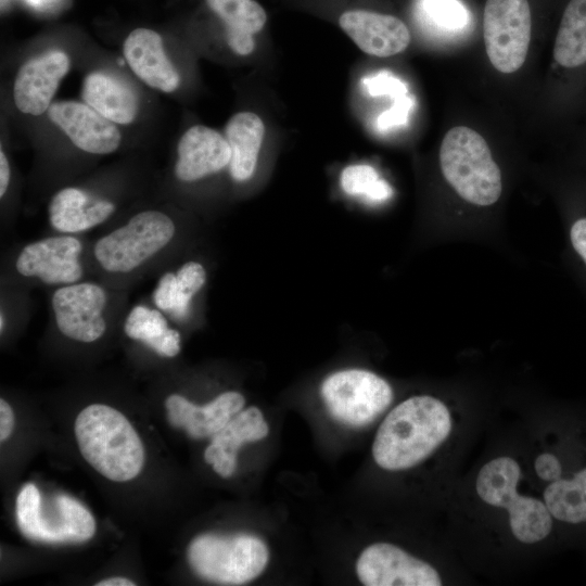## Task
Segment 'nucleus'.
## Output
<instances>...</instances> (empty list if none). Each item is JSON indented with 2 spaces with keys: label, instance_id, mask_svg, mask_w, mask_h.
<instances>
[{
  "label": "nucleus",
  "instance_id": "20e7f679",
  "mask_svg": "<svg viewBox=\"0 0 586 586\" xmlns=\"http://www.w3.org/2000/svg\"><path fill=\"white\" fill-rule=\"evenodd\" d=\"M190 566L201 578L221 585H242L256 578L269 559L266 544L246 533L201 534L187 550Z\"/></svg>",
  "mask_w": 586,
  "mask_h": 586
},
{
  "label": "nucleus",
  "instance_id": "7c9ffc66",
  "mask_svg": "<svg viewBox=\"0 0 586 586\" xmlns=\"http://www.w3.org/2000/svg\"><path fill=\"white\" fill-rule=\"evenodd\" d=\"M412 106V100L403 95L400 97L391 110L384 112L379 120L380 128H388L395 125H402L406 122L409 110Z\"/></svg>",
  "mask_w": 586,
  "mask_h": 586
},
{
  "label": "nucleus",
  "instance_id": "9d476101",
  "mask_svg": "<svg viewBox=\"0 0 586 586\" xmlns=\"http://www.w3.org/2000/svg\"><path fill=\"white\" fill-rule=\"evenodd\" d=\"M81 252V242L71 234L48 237L24 246L15 268L21 276L48 285L72 284L84 276Z\"/></svg>",
  "mask_w": 586,
  "mask_h": 586
},
{
  "label": "nucleus",
  "instance_id": "e433bc0d",
  "mask_svg": "<svg viewBox=\"0 0 586 586\" xmlns=\"http://www.w3.org/2000/svg\"><path fill=\"white\" fill-rule=\"evenodd\" d=\"M30 5L33 7H41L47 4L48 2L52 0H26Z\"/></svg>",
  "mask_w": 586,
  "mask_h": 586
},
{
  "label": "nucleus",
  "instance_id": "cd10ccee",
  "mask_svg": "<svg viewBox=\"0 0 586 586\" xmlns=\"http://www.w3.org/2000/svg\"><path fill=\"white\" fill-rule=\"evenodd\" d=\"M425 20L444 29L463 28L469 21L466 8L458 0H421Z\"/></svg>",
  "mask_w": 586,
  "mask_h": 586
},
{
  "label": "nucleus",
  "instance_id": "412c9836",
  "mask_svg": "<svg viewBox=\"0 0 586 586\" xmlns=\"http://www.w3.org/2000/svg\"><path fill=\"white\" fill-rule=\"evenodd\" d=\"M209 9L226 25L229 48L239 55H249L255 49L254 35L266 24L267 14L254 0H206Z\"/></svg>",
  "mask_w": 586,
  "mask_h": 586
},
{
  "label": "nucleus",
  "instance_id": "dca6fc26",
  "mask_svg": "<svg viewBox=\"0 0 586 586\" xmlns=\"http://www.w3.org/2000/svg\"><path fill=\"white\" fill-rule=\"evenodd\" d=\"M123 52L131 71L148 86L163 92H173L179 87L180 75L156 31L133 29L124 41Z\"/></svg>",
  "mask_w": 586,
  "mask_h": 586
},
{
  "label": "nucleus",
  "instance_id": "ddd939ff",
  "mask_svg": "<svg viewBox=\"0 0 586 586\" xmlns=\"http://www.w3.org/2000/svg\"><path fill=\"white\" fill-rule=\"evenodd\" d=\"M69 69L67 54L52 50L24 63L16 75L13 99L25 114L40 115L49 109L62 78Z\"/></svg>",
  "mask_w": 586,
  "mask_h": 586
},
{
  "label": "nucleus",
  "instance_id": "a878e982",
  "mask_svg": "<svg viewBox=\"0 0 586 586\" xmlns=\"http://www.w3.org/2000/svg\"><path fill=\"white\" fill-rule=\"evenodd\" d=\"M550 514L568 523L586 522V468L572 480L559 479L544 492Z\"/></svg>",
  "mask_w": 586,
  "mask_h": 586
},
{
  "label": "nucleus",
  "instance_id": "2f4dec72",
  "mask_svg": "<svg viewBox=\"0 0 586 586\" xmlns=\"http://www.w3.org/2000/svg\"><path fill=\"white\" fill-rule=\"evenodd\" d=\"M535 471L542 480L553 482L561 477L562 468L556 456L545 453L536 458Z\"/></svg>",
  "mask_w": 586,
  "mask_h": 586
},
{
  "label": "nucleus",
  "instance_id": "9b49d317",
  "mask_svg": "<svg viewBox=\"0 0 586 586\" xmlns=\"http://www.w3.org/2000/svg\"><path fill=\"white\" fill-rule=\"evenodd\" d=\"M359 581L366 586H440L436 570L397 546L378 543L367 547L356 562Z\"/></svg>",
  "mask_w": 586,
  "mask_h": 586
},
{
  "label": "nucleus",
  "instance_id": "423d86ee",
  "mask_svg": "<svg viewBox=\"0 0 586 586\" xmlns=\"http://www.w3.org/2000/svg\"><path fill=\"white\" fill-rule=\"evenodd\" d=\"M175 233V222L167 214L142 211L101 237L94 244L93 255L105 271L129 273L165 249Z\"/></svg>",
  "mask_w": 586,
  "mask_h": 586
},
{
  "label": "nucleus",
  "instance_id": "473e14b6",
  "mask_svg": "<svg viewBox=\"0 0 586 586\" xmlns=\"http://www.w3.org/2000/svg\"><path fill=\"white\" fill-rule=\"evenodd\" d=\"M570 237L574 250L586 264V218H581L573 224Z\"/></svg>",
  "mask_w": 586,
  "mask_h": 586
},
{
  "label": "nucleus",
  "instance_id": "5701e85b",
  "mask_svg": "<svg viewBox=\"0 0 586 586\" xmlns=\"http://www.w3.org/2000/svg\"><path fill=\"white\" fill-rule=\"evenodd\" d=\"M124 332L161 356L171 358L180 352V333L168 326L158 308L146 305L132 307L125 319Z\"/></svg>",
  "mask_w": 586,
  "mask_h": 586
},
{
  "label": "nucleus",
  "instance_id": "393cba45",
  "mask_svg": "<svg viewBox=\"0 0 586 586\" xmlns=\"http://www.w3.org/2000/svg\"><path fill=\"white\" fill-rule=\"evenodd\" d=\"M555 60L564 67L586 63V0H570L553 46Z\"/></svg>",
  "mask_w": 586,
  "mask_h": 586
},
{
  "label": "nucleus",
  "instance_id": "4468645a",
  "mask_svg": "<svg viewBox=\"0 0 586 586\" xmlns=\"http://www.w3.org/2000/svg\"><path fill=\"white\" fill-rule=\"evenodd\" d=\"M342 30L365 53L387 58L406 50L410 33L406 24L390 14L368 10H349L341 14Z\"/></svg>",
  "mask_w": 586,
  "mask_h": 586
},
{
  "label": "nucleus",
  "instance_id": "6ab92c4d",
  "mask_svg": "<svg viewBox=\"0 0 586 586\" xmlns=\"http://www.w3.org/2000/svg\"><path fill=\"white\" fill-rule=\"evenodd\" d=\"M81 98L115 124L132 123L139 111L137 92L125 81L103 72H92L86 76Z\"/></svg>",
  "mask_w": 586,
  "mask_h": 586
},
{
  "label": "nucleus",
  "instance_id": "4c0bfd02",
  "mask_svg": "<svg viewBox=\"0 0 586 586\" xmlns=\"http://www.w3.org/2000/svg\"><path fill=\"white\" fill-rule=\"evenodd\" d=\"M4 316H3V313L1 311V316H0V330L1 332L3 331L4 329V323H5V320H4Z\"/></svg>",
  "mask_w": 586,
  "mask_h": 586
},
{
  "label": "nucleus",
  "instance_id": "c756f323",
  "mask_svg": "<svg viewBox=\"0 0 586 586\" xmlns=\"http://www.w3.org/2000/svg\"><path fill=\"white\" fill-rule=\"evenodd\" d=\"M364 84L372 95L391 94L403 97L407 91L403 82L383 73L365 80Z\"/></svg>",
  "mask_w": 586,
  "mask_h": 586
},
{
  "label": "nucleus",
  "instance_id": "39448f33",
  "mask_svg": "<svg viewBox=\"0 0 586 586\" xmlns=\"http://www.w3.org/2000/svg\"><path fill=\"white\" fill-rule=\"evenodd\" d=\"M520 476V466L514 459H493L480 470L476 492L488 505L506 508L513 535L522 543L533 544L548 536L552 519L545 502L517 493Z\"/></svg>",
  "mask_w": 586,
  "mask_h": 586
},
{
  "label": "nucleus",
  "instance_id": "b1692460",
  "mask_svg": "<svg viewBox=\"0 0 586 586\" xmlns=\"http://www.w3.org/2000/svg\"><path fill=\"white\" fill-rule=\"evenodd\" d=\"M268 424L263 412L257 407L241 410L221 429L212 436L211 444L204 450V460L211 464L213 456L227 453L230 457V467L237 469V453L249 442H256L267 436Z\"/></svg>",
  "mask_w": 586,
  "mask_h": 586
},
{
  "label": "nucleus",
  "instance_id": "2eb2a0df",
  "mask_svg": "<svg viewBox=\"0 0 586 586\" xmlns=\"http://www.w3.org/2000/svg\"><path fill=\"white\" fill-rule=\"evenodd\" d=\"M176 177L192 182L229 166L231 150L227 139L203 125L189 128L179 140Z\"/></svg>",
  "mask_w": 586,
  "mask_h": 586
},
{
  "label": "nucleus",
  "instance_id": "f8f14e48",
  "mask_svg": "<svg viewBox=\"0 0 586 586\" xmlns=\"http://www.w3.org/2000/svg\"><path fill=\"white\" fill-rule=\"evenodd\" d=\"M48 116L78 149L92 154H109L120 143V132L87 103L58 101L48 109Z\"/></svg>",
  "mask_w": 586,
  "mask_h": 586
},
{
  "label": "nucleus",
  "instance_id": "c9c22d12",
  "mask_svg": "<svg viewBox=\"0 0 586 586\" xmlns=\"http://www.w3.org/2000/svg\"><path fill=\"white\" fill-rule=\"evenodd\" d=\"M136 585L135 582L126 578V577H110L106 579H102L98 583H95V586H133Z\"/></svg>",
  "mask_w": 586,
  "mask_h": 586
},
{
  "label": "nucleus",
  "instance_id": "4be33fe9",
  "mask_svg": "<svg viewBox=\"0 0 586 586\" xmlns=\"http://www.w3.org/2000/svg\"><path fill=\"white\" fill-rule=\"evenodd\" d=\"M206 271L199 262L184 263L175 272H165L157 281L152 298L155 306L177 320L187 317L193 296L204 286Z\"/></svg>",
  "mask_w": 586,
  "mask_h": 586
},
{
  "label": "nucleus",
  "instance_id": "6e6552de",
  "mask_svg": "<svg viewBox=\"0 0 586 586\" xmlns=\"http://www.w3.org/2000/svg\"><path fill=\"white\" fill-rule=\"evenodd\" d=\"M527 0H487L483 35L487 56L500 73L517 72L525 62L531 41Z\"/></svg>",
  "mask_w": 586,
  "mask_h": 586
},
{
  "label": "nucleus",
  "instance_id": "aec40b11",
  "mask_svg": "<svg viewBox=\"0 0 586 586\" xmlns=\"http://www.w3.org/2000/svg\"><path fill=\"white\" fill-rule=\"evenodd\" d=\"M264 136L265 125L257 114L240 112L230 117L225 138L231 150L229 173L233 180L243 182L253 176Z\"/></svg>",
  "mask_w": 586,
  "mask_h": 586
},
{
  "label": "nucleus",
  "instance_id": "f3484780",
  "mask_svg": "<svg viewBox=\"0 0 586 586\" xmlns=\"http://www.w3.org/2000/svg\"><path fill=\"white\" fill-rule=\"evenodd\" d=\"M245 404L242 394L229 391L204 406H198L179 394L165 400L167 413L175 417L176 428H183L192 438L212 437L240 412Z\"/></svg>",
  "mask_w": 586,
  "mask_h": 586
},
{
  "label": "nucleus",
  "instance_id": "bb28decb",
  "mask_svg": "<svg viewBox=\"0 0 586 586\" xmlns=\"http://www.w3.org/2000/svg\"><path fill=\"white\" fill-rule=\"evenodd\" d=\"M340 182L346 194L365 195L371 201H384L393 194L392 187L367 164L346 166L341 173Z\"/></svg>",
  "mask_w": 586,
  "mask_h": 586
},
{
  "label": "nucleus",
  "instance_id": "a211bd4d",
  "mask_svg": "<svg viewBox=\"0 0 586 586\" xmlns=\"http://www.w3.org/2000/svg\"><path fill=\"white\" fill-rule=\"evenodd\" d=\"M114 211L115 205L107 200L93 199L77 188H64L51 199L48 217L56 231L69 234L103 224Z\"/></svg>",
  "mask_w": 586,
  "mask_h": 586
},
{
  "label": "nucleus",
  "instance_id": "f704fd0d",
  "mask_svg": "<svg viewBox=\"0 0 586 586\" xmlns=\"http://www.w3.org/2000/svg\"><path fill=\"white\" fill-rule=\"evenodd\" d=\"M10 165L4 152H0V196L7 192L10 182Z\"/></svg>",
  "mask_w": 586,
  "mask_h": 586
},
{
  "label": "nucleus",
  "instance_id": "7ed1b4c3",
  "mask_svg": "<svg viewBox=\"0 0 586 586\" xmlns=\"http://www.w3.org/2000/svg\"><path fill=\"white\" fill-rule=\"evenodd\" d=\"M440 165L447 182L463 200L487 206L499 199L500 169L484 138L473 129L456 126L446 132Z\"/></svg>",
  "mask_w": 586,
  "mask_h": 586
},
{
  "label": "nucleus",
  "instance_id": "f257e3e1",
  "mask_svg": "<svg viewBox=\"0 0 586 586\" xmlns=\"http://www.w3.org/2000/svg\"><path fill=\"white\" fill-rule=\"evenodd\" d=\"M451 419L447 407L432 396H413L397 405L378 429L372 455L385 470L416 466L448 436Z\"/></svg>",
  "mask_w": 586,
  "mask_h": 586
},
{
  "label": "nucleus",
  "instance_id": "c85d7f7f",
  "mask_svg": "<svg viewBox=\"0 0 586 586\" xmlns=\"http://www.w3.org/2000/svg\"><path fill=\"white\" fill-rule=\"evenodd\" d=\"M16 519L21 532L36 539L41 521V496L31 483L25 484L16 498Z\"/></svg>",
  "mask_w": 586,
  "mask_h": 586
},
{
  "label": "nucleus",
  "instance_id": "0eeeda50",
  "mask_svg": "<svg viewBox=\"0 0 586 586\" xmlns=\"http://www.w3.org/2000/svg\"><path fill=\"white\" fill-rule=\"evenodd\" d=\"M320 394L332 418L355 428L371 423L393 398L385 380L362 369H346L328 375Z\"/></svg>",
  "mask_w": 586,
  "mask_h": 586
},
{
  "label": "nucleus",
  "instance_id": "f03ea898",
  "mask_svg": "<svg viewBox=\"0 0 586 586\" xmlns=\"http://www.w3.org/2000/svg\"><path fill=\"white\" fill-rule=\"evenodd\" d=\"M82 457L115 482L135 479L144 464V448L131 423L118 410L101 404L84 408L75 421Z\"/></svg>",
  "mask_w": 586,
  "mask_h": 586
},
{
  "label": "nucleus",
  "instance_id": "1a4fd4ad",
  "mask_svg": "<svg viewBox=\"0 0 586 586\" xmlns=\"http://www.w3.org/2000/svg\"><path fill=\"white\" fill-rule=\"evenodd\" d=\"M107 304L105 290L93 282L62 285L52 295L51 305L60 332L74 341L91 343L106 330L103 311Z\"/></svg>",
  "mask_w": 586,
  "mask_h": 586
},
{
  "label": "nucleus",
  "instance_id": "72a5a7b5",
  "mask_svg": "<svg viewBox=\"0 0 586 586\" xmlns=\"http://www.w3.org/2000/svg\"><path fill=\"white\" fill-rule=\"evenodd\" d=\"M14 429V413L11 406L0 399V441L4 442Z\"/></svg>",
  "mask_w": 586,
  "mask_h": 586
}]
</instances>
